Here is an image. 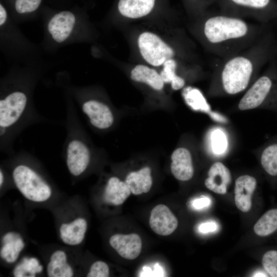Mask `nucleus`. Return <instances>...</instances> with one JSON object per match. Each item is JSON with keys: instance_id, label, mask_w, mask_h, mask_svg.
<instances>
[{"instance_id": "obj_1", "label": "nucleus", "mask_w": 277, "mask_h": 277, "mask_svg": "<svg viewBox=\"0 0 277 277\" xmlns=\"http://www.w3.org/2000/svg\"><path fill=\"white\" fill-rule=\"evenodd\" d=\"M32 78L8 77L3 81L0 97V151L12 155L14 143L26 128L50 123L36 109L32 99Z\"/></svg>"}, {"instance_id": "obj_2", "label": "nucleus", "mask_w": 277, "mask_h": 277, "mask_svg": "<svg viewBox=\"0 0 277 277\" xmlns=\"http://www.w3.org/2000/svg\"><path fill=\"white\" fill-rule=\"evenodd\" d=\"M277 57V38L270 28L253 45L216 64L212 92L229 95L246 89L262 68Z\"/></svg>"}, {"instance_id": "obj_3", "label": "nucleus", "mask_w": 277, "mask_h": 277, "mask_svg": "<svg viewBox=\"0 0 277 277\" xmlns=\"http://www.w3.org/2000/svg\"><path fill=\"white\" fill-rule=\"evenodd\" d=\"M270 28V25L248 22L222 13L204 17L199 34L206 49L223 59L250 47Z\"/></svg>"}, {"instance_id": "obj_4", "label": "nucleus", "mask_w": 277, "mask_h": 277, "mask_svg": "<svg viewBox=\"0 0 277 277\" xmlns=\"http://www.w3.org/2000/svg\"><path fill=\"white\" fill-rule=\"evenodd\" d=\"M66 136L63 155L70 174L78 177L88 170L94 152L82 125L72 101H66V119L64 122Z\"/></svg>"}, {"instance_id": "obj_5", "label": "nucleus", "mask_w": 277, "mask_h": 277, "mask_svg": "<svg viewBox=\"0 0 277 277\" xmlns=\"http://www.w3.org/2000/svg\"><path fill=\"white\" fill-rule=\"evenodd\" d=\"M12 179L16 187L30 201L42 202L52 195V188L36 168L35 159L27 151L22 150L11 155Z\"/></svg>"}, {"instance_id": "obj_6", "label": "nucleus", "mask_w": 277, "mask_h": 277, "mask_svg": "<svg viewBox=\"0 0 277 277\" xmlns=\"http://www.w3.org/2000/svg\"><path fill=\"white\" fill-rule=\"evenodd\" d=\"M267 65L264 73L254 81L242 97L243 104L248 109L263 105L277 106V57Z\"/></svg>"}, {"instance_id": "obj_7", "label": "nucleus", "mask_w": 277, "mask_h": 277, "mask_svg": "<svg viewBox=\"0 0 277 277\" xmlns=\"http://www.w3.org/2000/svg\"><path fill=\"white\" fill-rule=\"evenodd\" d=\"M80 110L91 126L100 130L109 129L114 124L112 110L105 102L90 97L81 88L71 89Z\"/></svg>"}, {"instance_id": "obj_8", "label": "nucleus", "mask_w": 277, "mask_h": 277, "mask_svg": "<svg viewBox=\"0 0 277 277\" xmlns=\"http://www.w3.org/2000/svg\"><path fill=\"white\" fill-rule=\"evenodd\" d=\"M227 3L223 13L241 18L251 16L268 25L277 20V7L272 0H227Z\"/></svg>"}, {"instance_id": "obj_9", "label": "nucleus", "mask_w": 277, "mask_h": 277, "mask_svg": "<svg viewBox=\"0 0 277 277\" xmlns=\"http://www.w3.org/2000/svg\"><path fill=\"white\" fill-rule=\"evenodd\" d=\"M138 45L144 59L154 66L163 65L175 55L174 50L170 46L151 32L142 33L138 38Z\"/></svg>"}, {"instance_id": "obj_10", "label": "nucleus", "mask_w": 277, "mask_h": 277, "mask_svg": "<svg viewBox=\"0 0 277 277\" xmlns=\"http://www.w3.org/2000/svg\"><path fill=\"white\" fill-rule=\"evenodd\" d=\"M76 22V15L71 11L63 10L56 12L48 21V32L54 41L63 43L71 34Z\"/></svg>"}, {"instance_id": "obj_11", "label": "nucleus", "mask_w": 277, "mask_h": 277, "mask_svg": "<svg viewBox=\"0 0 277 277\" xmlns=\"http://www.w3.org/2000/svg\"><path fill=\"white\" fill-rule=\"evenodd\" d=\"M149 225L155 233L166 236L175 231L178 226V221L167 206L159 204L150 212Z\"/></svg>"}, {"instance_id": "obj_12", "label": "nucleus", "mask_w": 277, "mask_h": 277, "mask_svg": "<svg viewBox=\"0 0 277 277\" xmlns=\"http://www.w3.org/2000/svg\"><path fill=\"white\" fill-rule=\"evenodd\" d=\"M109 244L122 257L127 260L136 259L142 250L141 239L135 233L113 235Z\"/></svg>"}, {"instance_id": "obj_13", "label": "nucleus", "mask_w": 277, "mask_h": 277, "mask_svg": "<svg viewBox=\"0 0 277 277\" xmlns=\"http://www.w3.org/2000/svg\"><path fill=\"white\" fill-rule=\"evenodd\" d=\"M257 185L256 179L250 175L239 176L235 182L234 201L237 208L248 212L252 206V196Z\"/></svg>"}, {"instance_id": "obj_14", "label": "nucleus", "mask_w": 277, "mask_h": 277, "mask_svg": "<svg viewBox=\"0 0 277 277\" xmlns=\"http://www.w3.org/2000/svg\"><path fill=\"white\" fill-rule=\"evenodd\" d=\"M170 168L173 175L181 181L190 180L194 174L191 154L187 149L178 148L171 155Z\"/></svg>"}, {"instance_id": "obj_15", "label": "nucleus", "mask_w": 277, "mask_h": 277, "mask_svg": "<svg viewBox=\"0 0 277 277\" xmlns=\"http://www.w3.org/2000/svg\"><path fill=\"white\" fill-rule=\"evenodd\" d=\"M231 181L228 168L221 162L212 165L205 181V186L210 190L220 194H225Z\"/></svg>"}, {"instance_id": "obj_16", "label": "nucleus", "mask_w": 277, "mask_h": 277, "mask_svg": "<svg viewBox=\"0 0 277 277\" xmlns=\"http://www.w3.org/2000/svg\"><path fill=\"white\" fill-rule=\"evenodd\" d=\"M156 3V0H118L117 9L124 17L137 18L150 13Z\"/></svg>"}, {"instance_id": "obj_17", "label": "nucleus", "mask_w": 277, "mask_h": 277, "mask_svg": "<svg viewBox=\"0 0 277 277\" xmlns=\"http://www.w3.org/2000/svg\"><path fill=\"white\" fill-rule=\"evenodd\" d=\"M131 191L125 182L116 176L110 177L105 186L104 201L115 206L122 204L129 196Z\"/></svg>"}, {"instance_id": "obj_18", "label": "nucleus", "mask_w": 277, "mask_h": 277, "mask_svg": "<svg viewBox=\"0 0 277 277\" xmlns=\"http://www.w3.org/2000/svg\"><path fill=\"white\" fill-rule=\"evenodd\" d=\"M125 182L131 192L134 195L149 192L152 185L150 168L145 167L137 171L129 173Z\"/></svg>"}, {"instance_id": "obj_19", "label": "nucleus", "mask_w": 277, "mask_h": 277, "mask_svg": "<svg viewBox=\"0 0 277 277\" xmlns=\"http://www.w3.org/2000/svg\"><path fill=\"white\" fill-rule=\"evenodd\" d=\"M131 78L136 82L146 83L157 90L164 87V82L161 75L154 69L146 66H136L131 72Z\"/></svg>"}, {"instance_id": "obj_20", "label": "nucleus", "mask_w": 277, "mask_h": 277, "mask_svg": "<svg viewBox=\"0 0 277 277\" xmlns=\"http://www.w3.org/2000/svg\"><path fill=\"white\" fill-rule=\"evenodd\" d=\"M256 234L260 236L270 235L277 230V209H272L265 213L255 224L253 227Z\"/></svg>"}, {"instance_id": "obj_21", "label": "nucleus", "mask_w": 277, "mask_h": 277, "mask_svg": "<svg viewBox=\"0 0 277 277\" xmlns=\"http://www.w3.org/2000/svg\"><path fill=\"white\" fill-rule=\"evenodd\" d=\"M177 63L171 58L163 64V69L160 75L164 83H171V87L175 90L182 88L185 84V79L176 74Z\"/></svg>"}, {"instance_id": "obj_22", "label": "nucleus", "mask_w": 277, "mask_h": 277, "mask_svg": "<svg viewBox=\"0 0 277 277\" xmlns=\"http://www.w3.org/2000/svg\"><path fill=\"white\" fill-rule=\"evenodd\" d=\"M261 163L268 174L277 176V142L271 143L264 149L261 156Z\"/></svg>"}, {"instance_id": "obj_23", "label": "nucleus", "mask_w": 277, "mask_h": 277, "mask_svg": "<svg viewBox=\"0 0 277 277\" xmlns=\"http://www.w3.org/2000/svg\"><path fill=\"white\" fill-rule=\"evenodd\" d=\"M186 103L193 109L207 111L209 106L202 92L197 88L187 87L183 91Z\"/></svg>"}, {"instance_id": "obj_24", "label": "nucleus", "mask_w": 277, "mask_h": 277, "mask_svg": "<svg viewBox=\"0 0 277 277\" xmlns=\"http://www.w3.org/2000/svg\"><path fill=\"white\" fill-rule=\"evenodd\" d=\"M43 0H7L13 11L19 15H27L36 11Z\"/></svg>"}, {"instance_id": "obj_25", "label": "nucleus", "mask_w": 277, "mask_h": 277, "mask_svg": "<svg viewBox=\"0 0 277 277\" xmlns=\"http://www.w3.org/2000/svg\"><path fill=\"white\" fill-rule=\"evenodd\" d=\"M262 265L270 276L277 277V251L266 252L262 258Z\"/></svg>"}, {"instance_id": "obj_26", "label": "nucleus", "mask_w": 277, "mask_h": 277, "mask_svg": "<svg viewBox=\"0 0 277 277\" xmlns=\"http://www.w3.org/2000/svg\"><path fill=\"white\" fill-rule=\"evenodd\" d=\"M211 145L213 152L220 154L225 152L227 141L225 133L219 129L214 130L211 134Z\"/></svg>"}, {"instance_id": "obj_27", "label": "nucleus", "mask_w": 277, "mask_h": 277, "mask_svg": "<svg viewBox=\"0 0 277 277\" xmlns=\"http://www.w3.org/2000/svg\"><path fill=\"white\" fill-rule=\"evenodd\" d=\"M109 275V268L104 262L98 261L91 266L88 277H107Z\"/></svg>"}, {"instance_id": "obj_28", "label": "nucleus", "mask_w": 277, "mask_h": 277, "mask_svg": "<svg viewBox=\"0 0 277 277\" xmlns=\"http://www.w3.org/2000/svg\"><path fill=\"white\" fill-rule=\"evenodd\" d=\"M211 200L210 198L205 196L194 200L192 203V206L196 209H202L210 205Z\"/></svg>"}, {"instance_id": "obj_29", "label": "nucleus", "mask_w": 277, "mask_h": 277, "mask_svg": "<svg viewBox=\"0 0 277 277\" xmlns=\"http://www.w3.org/2000/svg\"><path fill=\"white\" fill-rule=\"evenodd\" d=\"M217 227L215 222L208 221L201 224L199 227V230L201 233H207L214 232L217 230Z\"/></svg>"}, {"instance_id": "obj_30", "label": "nucleus", "mask_w": 277, "mask_h": 277, "mask_svg": "<svg viewBox=\"0 0 277 277\" xmlns=\"http://www.w3.org/2000/svg\"><path fill=\"white\" fill-rule=\"evenodd\" d=\"M265 274H263L262 273H256V274H254L253 276H266Z\"/></svg>"}, {"instance_id": "obj_31", "label": "nucleus", "mask_w": 277, "mask_h": 277, "mask_svg": "<svg viewBox=\"0 0 277 277\" xmlns=\"http://www.w3.org/2000/svg\"><path fill=\"white\" fill-rule=\"evenodd\" d=\"M194 1H199V0H194Z\"/></svg>"}]
</instances>
